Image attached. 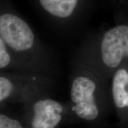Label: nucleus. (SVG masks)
<instances>
[{
    "label": "nucleus",
    "mask_w": 128,
    "mask_h": 128,
    "mask_svg": "<svg viewBox=\"0 0 128 128\" xmlns=\"http://www.w3.org/2000/svg\"><path fill=\"white\" fill-rule=\"evenodd\" d=\"M54 80L44 75L1 71V108L7 104H23L35 97L50 95Z\"/></svg>",
    "instance_id": "obj_4"
},
{
    "label": "nucleus",
    "mask_w": 128,
    "mask_h": 128,
    "mask_svg": "<svg viewBox=\"0 0 128 128\" xmlns=\"http://www.w3.org/2000/svg\"><path fill=\"white\" fill-rule=\"evenodd\" d=\"M124 62L113 73L111 87L112 100L120 112H128V66Z\"/></svg>",
    "instance_id": "obj_6"
},
{
    "label": "nucleus",
    "mask_w": 128,
    "mask_h": 128,
    "mask_svg": "<svg viewBox=\"0 0 128 128\" xmlns=\"http://www.w3.org/2000/svg\"><path fill=\"white\" fill-rule=\"evenodd\" d=\"M22 106V117L28 128H59L64 120L70 119L68 104L50 95L35 97Z\"/></svg>",
    "instance_id": "obj_5"
},
{
    "label": "nucleus",
    "mask_w": 128,
    "mask_h": 128,
    "mask_svg": "<svg viewBox=\"0 0 128 128\" xmlns=\"http://www.w3.org/2000/svg\"><path fill=\"white\" fill-rule=\"evenodd\" d=\"M0 69L1 71L41 74L36 68L12 52L1 39H0Z\"/></svg>",
    "instance_id": "obj_8"
},
{
    "label": "nucleus",
    "mask_w": 128,
    "mask_h": 128,
    "mask_svg": "<svg viewBox=\"0 0 128 128\" xmlns=\"http://www.w3.org/2000/svg\"><path fill=\"white\" fill-rule=\"evenodd\" d=\"M42 9L52 18L68 20L77 12L81 0H38Z\"/></svg>",
    "instance_id": "obj_7"
},
{
    "label": "nucleus",
    "mask_w": 128,
    "mask_h": 128,
    "mask_svg": "<svg viewBox=\"0 0 128 128\" xmlns=\"http://www.w3.org/2000/svg\"><path fill=\"white\" fill-rule=\"evenodd\" d=\"M70 76V119L92 125L104 112V80L87 67L73 64Z\"/></svg>",
    "instance_id": "obj_2"
},
{
    "label": "nucleus",
    "mask_w": 128,
    "mask_h": 128,
    "mask_svg": "<svg viewBox=\"0 0 128 128\" xmlns=\"http://www.w3.org/2000/svg\"><path fill=\"white\" fill-rule=\"evenodd\" d=\"M128 60V13L124 22L105 31L86 46L73 64L89 68L105 80L106 72L115 71Z\"/></svg>",
    "instance_id": "obj_1"
},
{
    "label": "nucleus",
    "mask_w": 128,
    "mask_h": 128,
    "mask_svg": "<svg viewBox=\"0 0 128 128\" xmlns=\"http://www.w3.org/2000/svg\"><path fill=\"white\" fill-rule=\"evenodd\" d=\"M0 128H28L22 117L16 115L1 108Z\"/></svg>",
    "instance_id": "obj_9"
},
{
    "label": "nucleus",
    "mask_w": 128,
    "mask_h": 128,
    "mask_svg": "<svg viewBox=\"0 0 128 128\" xmlns=\"http://www.w3.org/2000/svg\"><path fill=\"white\" fill-rule=\"evenodd\" d=\"M0 39L40 74L52 77L54 66L50 56L39 44L31 27L20 16L9 12L1 14Z\"/></svg>",
    "instance_id": "obj_3"
}]
</instances>
